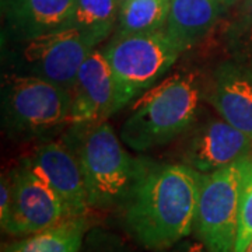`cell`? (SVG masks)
<instances>
[{"label":"cell","mask_w":252,"mask_h":252,"mask_svg":"<svg viewBox=\"0 0 252 252\" xmlns=\"http://www.w3.org/2000/svg\"><path fill=\"white\" fill-rule=\"evenodd\" d=\"M62 140L80 165L93 209H121L152 164L127 153L107 121L73 124Z\"/></svg>","instance_id":"7a4b0ae2"},{"label":"cell","mask_w":252,"mask_h":252,"mask_svg":"<svg viewBox=\"0 0 252 252\" xmlns=\"http://www.w3.org/2000/svg\"><path fill=\"white\" fill-rule=\"evenodd\" d=\"M27 161L62 200L69 217L87 216L91 209L80 165L63 140L36 147Z\"/></svg>","instance_id":"8fae6325"},{"label":"cell","mask_w":252,"mask_h":252,"mask_svg":"<svg viewBox=\"0 0 252 252\" xmlns=\"http://www.w3.org/2000/svg\"><path fill=\"white\" fill-rule=\"evenodd\" d=\"M171 0H129L121 6L115 34L126 35L164 30Z\"/></svg>","instance_id":"e0dca14e"},{"label":"cell","mask_w":252,"mask_h":252,"mask_svg":"<svg viewBox=\"0 0 252 252\" xmlns=\"http://www.w3.org/2000/svg\"><path fill=\"white\" fill-rule=\"evenodd\" d=\"M89 231L87 216L66 217L48 228L3 247V252H80Z\"/></svg>","instance_id":"9a60e30c"},{"label":"cell","mask_w":252,"mask_h":252,"mask_svg":"<svg viewBox=\"0 0 252 252\" xmlns=\"http://www.w3.org/2000/svg\"><path fill=\"white\" fill-rule=\"evenodd\" d=\"M207 98L220 118L252 137V69L233 59L220 63L212 74Z\"/></svg>","instance_id":"7c38bea8"},{"label":"cell","mask_w":252,"mask_h":252,"mask_svg":"<svg viewBox=\"0 0 252 252\" xmlns=\"http://www.w3.org/2000/svg\"><path fill=\"white\" fill-rule=\"evenodd\" d=\"M252 158L202 174L193 231L207 252H234L244 181Z\"/></svg>","instance_id":"8992f818"},{"label":"cell","mask_w":252,"mask_h":252,"mask_svg":"<svg viewBox=\"0 0 252 252\" xmlns=\"http://www.w3.org/2000/svg\"><path fill=\"white\" fill-rule=\"evenodd\" d=\"M77 0H1L10 41H23L67 28Z\"/></svg>","instance_id":"4fadbf2b"},{"label":"cell","mask_w":252,"mask_h":252,"mask_svg":"<svg viewBox=\"0 0 252 252\" xmlns=\"http://www.w3.org/2000/svg\"><path fill=\"white\" fill-rule=\"evenodd\" d=\"M244 252H252V241H251V244H250V245L247 247V250H245Z\"/></svg>","instance_id":"cb8c5ba5"},{"label":"cell","mask_w":252,"mask_h":252,"mask_svg":"<svg viewBox=\"0 0 252 252\" xmlns=\"http://www.w3.org/2000/svg\"><path fill=\"white\" fill-rule=\"evenodd\" d=\"M252 241V165L244 181L240 213H238V231L234 252H244Z\"/></svg>","instance_id":"d6986e66"},{"label":"cell","mask_w":252,"mask_h":252,"mask_svg":"<svg viewBox=\"0 0 252 252\" xmlns=\"http://www.w3.org/2000/svg\"><path fill=\"white\" fill-rule=\"evenodd\" d=\"M126 1H129V0H119V3H121V6H122V4H125Z\"/></svg>","instance_id":"d4e9b609"},{"label":"cell","mask_w":252,"mask_h":252,"mask_svg":"<svg viewBox=\"0 0 252 252\" xmlns=\"http://www.w3.org/2000/svg\"><path fill=\"white\" fill-rule=\"evenodd\" d=\"M6 51V73L39 77L72 90L77 72L93 51L74 28H62L23 41Z\"/></svg>","instance_id":"52a82bcc"},{"label":"cell","mask_w":252,"mask_h":252,"mask_svg":"<svg viewBox=\"0 0 252 252\" xmlns=\"http://www.w3.org/2000/svg\"><path fill=\"white\" fill-rule=\"evenodd\" d=\"M156 252H207L205 245L200 241H188V240H182L178 244H175L171 248L162 250V251Z\"/></svg>","instance_id":"7402d4cb"},{"label":"cell","mask_w":252,"mask_h":252,"mask_svg":"<svg viewBox=\"0 0 252 252\" xmlns=\"http://www.w3.org/2000/svg\"><path fill=\"white\" fill-rule=\"evenodd\" d=\"M223 13L216 0H171L164 31L185 52L210 34Z\"/></svg>","instance_id":"5bb4252c"},{"label":"cell","mask_w":252,"mask_h":252,"mask_svg":"<svg viewBox=\"0 0 252 252\" xmlns=\"http://www.w3.org/2000/svg\"><path fill=\"white\" fill-rule=\"evenodd\" d=\"M102 51L117 83L122 108L156 86L182 54L164 30L115 34Z\"/></svg>","instance_id":"5b68a950"},{"label":"cell","mask_w":252,"mask_h":252,"mask_svg":"<svg viewBox=\"0 0 252 252\" xmlns=\"http://www.w3.org/2000/svg\"><path fill=\"white\" fill-rule=\"evenodd\" d=\"M72 93L39 77L3 73L1 126L16 140H31L70 125Z\"/></svg>","instance_id":"277c9868"},{"label":"cell","mask_w":252,"mask_h":252,"mask_svg":"<svg viewBox=\"0 0 252 252\" xmlns=\"http://www.w3.org/2000/svg\"><path fill=\"white\" fill-rule=\"evenodd\" d=\"M80 252H136L124 238L104 228H90Z\"/></svg>","instance_id":"ffe728a7"},{"label":"cell","mask_w":252,"mask_h":252,"mask_svg":"<svg viewBox=\"0 0 252 252\" xmlns=\"http://www.w3.org/2000/svg\"><path fill=\"white\" fill-rule=\"evenodd\" d=\"M216 1L220 4V7L224 10V13H225V11L230 9V7L235 6L240 0H216Z\"/></svg>","instance_id":"603a6c76"},{"label":"cell","mask_w":252,"mask_h":252,"mask_svg":"<svg viewBox=\"0 0 252 252\" xmlns=\"http://www.w3.org/2000/svg\"><path fill=\"white\" fill-rule=\"evenodd\" d=\"M224 41L230 58L252 69V0H244L227 23Z\"/></svg>","instance_id":"ac0fdd59"},{"label":"cell","mask_w":252,"mask_h":252,"mask_svg":"<svg viewBox=\"0 0 252 252\" xmlns=\"http://www.w3.org/2000/svg\"><path fill=\"white\" fill-rule=\"evenodd\" d=\"M70 93V125L107 121L122 109L112 70L104 51L99 49H93L86 58Z\"/></svg>","instance_id":"30bf717a"},{"label":"cell","mask_w":252,"mask_h":252,"mask_svg":"<svg viewBox=\"0 0 252 252\" xmlns=\"http://www.w3.org/2000/svg\"><path fill=\"white\" fill-rule=\"evenodd\" d=\"M119 0H77L67 28H74L95 49L118 26Z\"/></svg>","instance_id":"2e32d148"},{"label":"cell","mask_w":252,"mask_h":252,"mask_svg":"<svg viewBox=\"0 0 252 252\" xmlns=\"http://www.w3.org/2000/svg\"><path fill=\"white\" fill-rule=\"evenodd\" d=\"M200 180L182 162H152L121 207L126 233L152 252L185 240L193 231Z\"/></svg>","instance_id":"6da1fadb"},{"label":"cell","mask_w":252,"mask_h":252,"mask_svg":"<svg viewBox=\"0 0 252 252\" xmlns=\"http://www.w3.org/2000/svg\"><path fill=\"white\" fill-rule=\"evenodd\" d=\"M11 207L3 233L11 237H26L41 231L69 217L62 200L46 181L23 158L10 172Z\"/></svg>","instance_id":"ba28073f"},{"label":"cell","mask_w":252,"mask_h":252,"mask_svg":"<svg viewBox=\"0 0 252 252\" xmlns=\"http://www.w3.org/2000/svg\"><path fill=\"white\" fill-rule=\"evenodd\" d=\"M252 137L223 118L199 125L182 149V164L200 174L217 171L230 164L251 158Z\"/></svg>","instance_id":"9c48e42d"},{"label":"cell","mask_w":252,"mask_h":252,"mask_svg":"<svg viewBox=\"0 0 252 252\" xmlns=\"http://www.w3.org/2000/svg\"><path fill=\"white\" fill-rule=\"evenodd\" d=\"M11 207V177L10 172L1 174L0 178V224L6 221Z\"/></svg>","instance_id":"44dd1931"},{"label":"cell","mask_w":252,"mask_h":252,"mask_svg":"<svg viewBox=\"0 0 252 252\" xmlns=\"http://www.w3.org/2000/svg\"><path fill=\"white\" fill-rule=\"evenodd\" d=\"M202 93V81L195 72L177 73L157 83L136 102L122 124V143L135 152L170 143L195 122Z\"/></svg>","instance_id":"3957f363"}]
</instances>
